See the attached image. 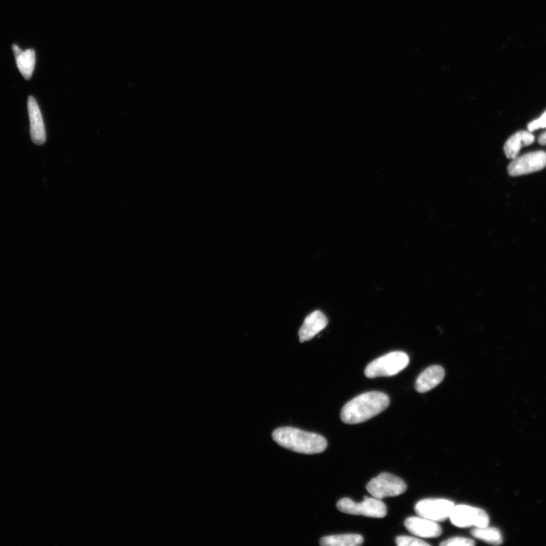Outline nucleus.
Returning <instances> with one entry per match:
<instances>
[{
  "label": "nucleus",
  "instance_id": "nucleus-11",
  "mask_svg": "<svg viewBox=\"0 0 546 546\" xmlns=\"http://www.w3.org/2000/svg\"><path fill=\"white\" fill-rule=\"evenodd\" d=\"M328 325L326 316L320 311H316L306 317L299 330L300 342H304L313 339Z\"/></svg>",
  "mask_w": 546,
  "mask_h": 546
},
{
  "label": "nucleus",
  "instance_id": "nucleus-3",
  "mask_svg": "<svg viewBox=\"0 0 546 546\" xmlns=\"http://www.w3.org/2000/svg\"><path fill=\"white\" fill-rule=\"evenodd\" d=\"M409 362L408 354L402 352H394L385 354L367 365L364 373L367 378L371 379L392 376L405 369Z\"/></svg>",
  "mask_w": 546,
  "mask_h": 546
},
{
  "label": "nucleus",
  "instance_id": "nucleus-20",
  "mask_svg": "<svg viewBox=\"0 0 546 546\" xmlns=\"http://www.w3.org/2000/svg\"><path fill=\"white\" fill-rule=\"evenodd\" d=\"M539 143L542 146L546 145V132L539 137Z\"/></svg>",
  "mask_w": 546,
  "mask_h": 546
},
{
  "label": "nucleus",
  "instance_id": "nucleus-4",
  "mask_svg": "<svg viewBox=\"0 0 546 546\" xmlns=\"http://www.w3.org/2000/svg\"><path fill=\"white\" fill-rule=\"evenodd\" d=\"M366 488L373 497L383 500L403 494L408 486L398 476L383 473L367 483Z\"/></svg>",
  "mask_w": 546,
  "mask_h": 546
},
{
  "label": "nucleus",
  "instance_id": "nucleus-8",
  "mask_svg": "<svg viewBox=\"0 0 546 546\" xmlns=\"http://www.w3.org/2000/svg\"><path fill=\"white\" fill-rule=\"evenodd\" d=\"M546 166V152L538 151L514 159L508 167L511 176H520L538 172Z\"/></svg>",
  "mask_w": 546,
  "mask_h": 546
},
{
  "label": "nucleus",
  "instance_id": "nucleus-13",
  "mask_svg": "<svg viewBox=\"0 0 546 546\" xmlns=\"http://www.w3.org/2000/svg\"><path fill=\"white\" fill-rule=\"evenodd\" d=\"M535 141V137L531 132L520 131L514 134L506 142L504 147V151L509 159L517 158L521 149L532 144Z\"/></svg>",
  "mask_w": 546,
  "mask_h": 546
},
{
  "label": "nucleus",
  "instance_id": "nucleus-16",
  "mask_svg": "<svg viewBox=\"0 0 546 546\" xmlns=\"http://www.w3.org/2000/svg\"><path fill=\"white\" fill-rule=\"evenodd\" d=\"M471 534L476 539L491 545H500L503 543L502 535L498 528H490L488 526L483 528H475L471 531Z\"/></svg>",
  "mask_w": 546,
  "mask_h": 546
},
{
  "label": "nucleus",
  "instance_id": "nucleus-15",
  "mask_svg": "<svg viewBox=\"0 0 546 546\" xmlns=\"http://www.w3.org/2000/svg\"><path fill=\"white\" fill-rule=\"evenodd\" d=\"M364 538L359 534H343L328 535L321 540L323 546H357L364 543Z\"/></svg>",
  "mask_w": 546,
  "mask_h": 546
},
{
  "label": "nucleus",
  "instance_id": "nucleus-17",
  "mask_svg": "<svg viewBox=\"0 0 546 546\" xmlns=\"http://www.w3.org/2000/svg\"><path fill=\"white\" fill-rule=\"evenodd\" d=\"M396 544L399 546H430V545L420 539L408 535H400L396 538Z\"/></svg>",
  "mask_w": 546,
  "mask_h": 546
},
{
  "label": "nucleus",
  "instance_id": "nucleus-18",
  "mask_svg": "<svg viewBox=\"0 0 546 546\" xmlns=\"http://www.w3.org/2000/svg\"><path fill=\"white\" fill-rule=\"evenodd\" d=\"M475 542L469 538H454L442 542L441 546H473Z\"/></svg>",
  "mask_w": 546,
  "mask_h": 546
},
{
  "label": "nucleus",
  "instance_id": "nucleus-2",
  "mask_svg": "<svg viewBox=\"0 0 546 546\" xmlns=\"http://www.w3.org/2000/svg\"><path fill=\"white\" fill-rule=\"evenodd\" d=\"M273 439L283 448L302 454L321 453L327 447L323 436L293 428L276 429L273 433Z\"/></svg>",
  "mask_w": 546,
  "mask_h": 546
},
{
  "label": "nucleus",
  "instance_id": "nucleus-9",
  "mask_svg": "<svg viewBox=\"0 0 546 546\" xmlns=\"http://www.w3.org/2000/svg\"><path fill=\"white\" fill-rule=\"evenodd\" d=\"M27 109L32 140L35 144H44L46 139L45 125L41 109L33 97L28 98Z\"/></svg>",
  "mask_w": 546,
  "mask_h": 546
},
{
  "label": "nucleus",
  "instance_id": "nucleus-7",
  "mask_svg": "<svg viewBox=\"0 0 546 546\" xmlns=\"http://www.w3.org/2000/svg\"><path fill=\"white\" fill-rule=\"evenodd\" d=\"M454 502L441 499H426L416 503L415 511L421 517L435 522L449 519Z\"/></svg>",
  "mask_w": 546,
  "mask_h": 546
},
{
  "label": "nucleus",
  "instance_id": "nucleus-6",
  "mask_svg": "<svg viewBox=\"0 0 546 546\" xmlns=\"http://www.w3.org/2000/svg\"><path fill=\"white\" fill-rule=\"evenodd\" d=\"M454 526L458 528H483L489 526L490 517L484 510L472 506L454 505L449 516Z\"/></svg>",
  "mask_w": 546,
  "mask_h": 546
},
{
  "label": "nucleus",
  "instance_id": "nucleus-14",
  "mask_svg": "<svg viewBox=\"0 0 546 546\" xmlns=\"http://www.w3.org/2000/svg\"><path fill=\"white\" fill-rule=\"evenodd\" d=\"M13 49L18 70L26 80H28V79L32 77L35 70L36 64L35 51L32 49H28L27 51H23L15 44L13 45Z\"/></svg>",
  "mask_w": 546,
  "mask_h": 546
},
{
  "label": "nucleus",
  "instance_id": "nucleus-19",
  "mask_svg": "<svg viewBox=\"0 0 546 546\" xmlns=\"http://www.w3.org/2000/svg\"><path fill=\"white\" fill-rule=\"evenodd\" d=\"M528 131L533 132L539 128H546V111L538 119L531 122L528 126Z\"/></svg>",
  "mask_w": 546,
  "mask_h": 546
},
{
  "label": "nucleus",
  "instance_id": "nucleus-5",
  "mask_svg": "<svg viewBox=\"0 0 546 546\" xmlns=\"http://www.w3.org/2000/svg\"><path fill=\"white\" fill-rule=\"evenodd\" d=\"M337 509L345 514L363 515L374 519H383L387 514L385 503L381 500L374 497H365L360 503H356L349 498H344L337 502Z\"/></svg>",
  "mask_w": 546,
  "mask_h": 546
},
{
  "label": "nucleus",
  "instance_id": "nucleus-12",
  "mask_svg": "<svg viewBox=\"0 0 546 546\" xmlns=\"http://www.w3.org/2000/svg\"><path fill=\"white\" fill-rule=\"evenodd\" d=\"M445 378V371L441 366L428 367L416 379L415 387L420 393L428 392L440 385Z\"/></svg>",
  "mask_w": 546,
  "mask_h": 546
},
{
  "label": "nucleus",
  "instance_id": "nucleus-1",
  "mask_svg": "<svg viewBox=\"0 0 546 546\" xmlns=\"http://www.w3.org/2000/svg\"><path fill=\"white\" fill-rule=\"evenodd\" d=\"M389 396L380 392L363 393L347 402L341 412V419L347 424L369 421L388 408Z\"/></svg>",
  "mask_w": 546,
  "mask_h": 546
},
{
  "label": "nucleus",
  "instance_id": "nucleus-10",
  "mask_svg": "<svg viewBox=\"0 0 546 546\" xmlns=\"http://www.w3.org/2000/svg\"><path fill=\"white\" fill-rule=\"evenodd\" d=\"M405 528L418 537L435 538L442 533L440 525L435 521L421 517H411L404 522Z\"/></svg>",
  "mask_w": 546,
  "mask_h": 546
}]
</instances>
